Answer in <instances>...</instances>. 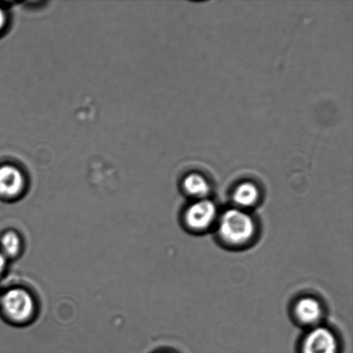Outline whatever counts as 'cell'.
<instances>
[{"label": "cell", "instance_id": "1", "mask_svg": "<svg viewBox=\"0 0 353 353\" xmlns=\"http://www.w3.org/2000/svg\"><path fill=\"white\" fill-rule=\"evenodd\" d=\"M255 223L248 213L241 210H228L221 216L219 233L224 241L231 244H242L251 240Z\"/></svg>", "mask_w": 353, "mask_h": 353}, {"label": "cell", "instance_id": "3", "mask_svg": "<svg viewBox=\"0 0 353 353\" xmlns=\"http://www.w3.org/2000/svg\"><path fill=\"white\" fill-rule=\"evenodd\" d=\"M26 176L19 168L13 165L0 167V197L13 199L21 195L26 188Z\"/></svg>", "mask_w": 353, "mask_h": 353}, {"label": "cell", "instance_id": "10", "mask_svg": "<svg viewBox=\"0 0 353 353\" xmlns=\"http://www.w3.org/2000/svg\"><path fill=\"white\" fill-rule=\"evenodd\" d=\"M7 22V17L6 15L5 12L0 8V33H1V31L5 29V27L6 26Z\"/></svg>", "mask_w": 353, "mask_h": 353}, {"label": "cell", "instance_id": "7", "mask_svg": "<svg viewBox=\"0 0 353 353\" xmlns=\"http://www.w3.org/2000/svg\"><path fill=\"white\" fill-rule=\"evenodd\" d=\"M22 249V240L14 231L6 232L0 239V251L6 258L16 257Z\"/></svg>", "mask_w": 353, "mask_h": 353}, {"label": "cell", "instance_id": "4", "mask_svg": "<svg viewBox=\"0 0 353 353\" xmlns=\"http://www.w3.org/2000/svg\"><path fill=\"white\" fill-rule=\"evenodd\" d=\"M336 337L326 327H316L307 335L304 341L303 353H336Z\"/></svg>", "mask_w": 353, "mask_h": 353}, {"label": "cell", "instance_id": "6", "mask_svg": "<svg viewBox=\"0 0 353 353\" xmlns=\"http://www.w3.org/2000/svg\"><path fill=\"white\" fill-rule=\"evenodd\" d=\"M295 312L301 323L313 325L321 319L323 310L316 299L312 297H304L297 302Z\"/></svg>", "mask_w": 353, "mask_h": 353}, {"label": "cell", "instance_id": "8", "mask_svg": "<svg viewBox=\"0 0 353 353\" xmlns=\"http://www.w3.org/2000/svg\"><path fill=\"white\" fill-rule=\"evenodd\" d=\"M259 192L254 185L245 183L235 190L234 199L238 205L250 207L257 202Z\"/></svg>", "mask_w": 353, "mask_h": 353}, {"label": "cell", "instance_id": "5", "mask_svg": "<svg viewBox=\"0 0 353 353\" xmlns=\"http://www.w3.org/2000/svg\"><path fill=\"white\" fill-rule=\"evenodd\" d=\"M216 216V208L210 200H201L187 210V224L194 230H204L212 224Z\"/></svg>", "mask_w": 353, "mask_h": 353}, {"label": "cell", "instance_id": "11", "mask_svg": "<svg viewBox=\"0 0 353 353\" xmlns=\"http://www.w3.org/2000/svg\"><path fill=\"white\" fill-rule=\"evenodd\" d=\"M7 264V258L0 251V275L2 274L3 272L5 271Z\"/></svg>", "mask_w": 353, "mask_h": 353}, {"label": "cell", "instance_id": "9", "mask_svg": "<svg viewBox=\"0 0 353 353\" xmlns=\"http://www.w3.org/2000/svg\"><path fill=\"white\" fill-rule=\"evenodd\" d=\"M186 192L193 196L204 197L209 193L210 187L205 179L199 174H190L183 181Z\"/></svg>", "mask_w": 353, "mask_h": 353}, {"label": "cell", "instance_id": "2", "mask_svg": "<svg viewBox=\"0 0 353 353\" xmlns=\"http://www.w3.org/2000/svg\"><path fill=\"white\" fill-rule=\"evenodd\" d=\"M3 314L15 323H24L32 317L34 312L33 296L26 290L10 289L0 299Z\"/></svg>", "mask_w": 353, "mask_h": 353}, {"label": "cell", "instance_id": "12", "mask_svg": "<svg viewBox=\"0 0 353 353\" xmlns=\"http://www.w3.org/2000/svg\"><path fill=\"white\" fill-rule=\"evenodd\" d=\"M0 299H1V295H0Z\"/></svg>", "mask_w": 353, "mask_h": 353}]
</instances>
